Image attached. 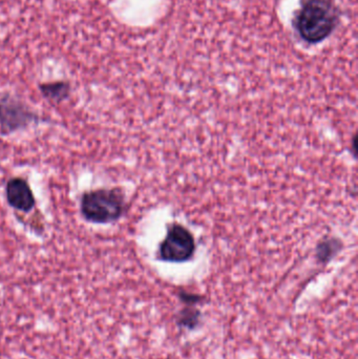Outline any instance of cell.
I'll return each instance as SVG.
<instances>
[{
  "label": "cell",
  "instance_id": "1",
  "mask_svg": "<svg viewBox=\"0 0 358 359\" xmlns=\"http://www.w3.org/2000/svg\"><path fill=\"white\" fill-rule=\"evenodd\" d=\"M340 20V11L332 0H302L294 25L308 43H319L331 35Z\"/></svg>",
  "mask_w": 358,
  "mask_h": 359
},
{
  "label": "cell",
  "instance_id": "2",
  "mask_svg": "<svg viewBox=\"0 0 358 359\" xmlns=\"http://www.w3.org/2000/svg\"><path fill=\"white\" fill-rule=\"evenodd\" d=\"M125 209V196L119 188L90 190L80 200L82 217L90 223H113L121 219Z\"/></svg>",
  "mask_w": 358,
  "mask_h": 359
},
{
  "label": "cell",
  "instance_id": "3",
  "mask_svg": "<svg viewBox=\"0 0 358 359\" xmlns=\"http://www.w3.org/2000/svg\"><path fill=\"white\" fill-rule=\"evenodd\" d=\"M41 118L29 105L12 95L0 98V134L8 136L39 123Z\"/></svg>",
  "mask_w": 358,
  "mask_h": 359
},
{
  "label": "cell",
  "instance_id": "4",
  "mask_svg": "<svg viewBox=\"0 0 358 359\" xmlns=\"http://www.w3.org/2000/svg\"><path fill=\"white\" fill-rule=\"evenodd\" d=\"M195 251V238L184 226L174 224L160 245V259L170 263H184Z\"/></svg>",
  "mask_w": 358,
  "mask_h": 359
},
{
  "label": "cell",
  "instance_id": "5",
  "mask_svg": "<svg viewBox=\"0 0 358 359\" xmlns=\"http://www.w3.org/2000/svg\"><path fill=\"white\" fill-rule=\"evenodd\" d=\"M6 198L8 204L20 212H31L36 206L35 196L31 186L22 178L8 180L6 186Z\"/></svg>",
  "mask_w": 358,
  "mask_h": 359
},
{
  "label": "cell",
  "instance_id": "6",
  "mask_svg": "<svg viewBox=\"0 0 358 359\" xmlns=\"http://www.w3.org/2000/svg\"><path fill=\"white\" fill-rule=\"evenodd\" d=\"M39 90L44 98L58 104L69 98L71 95V84L67 81L46 82L40 84Z\"/></svg>",
  "mask_w": 358,
  "mask_h": 359
}]
</instances>
